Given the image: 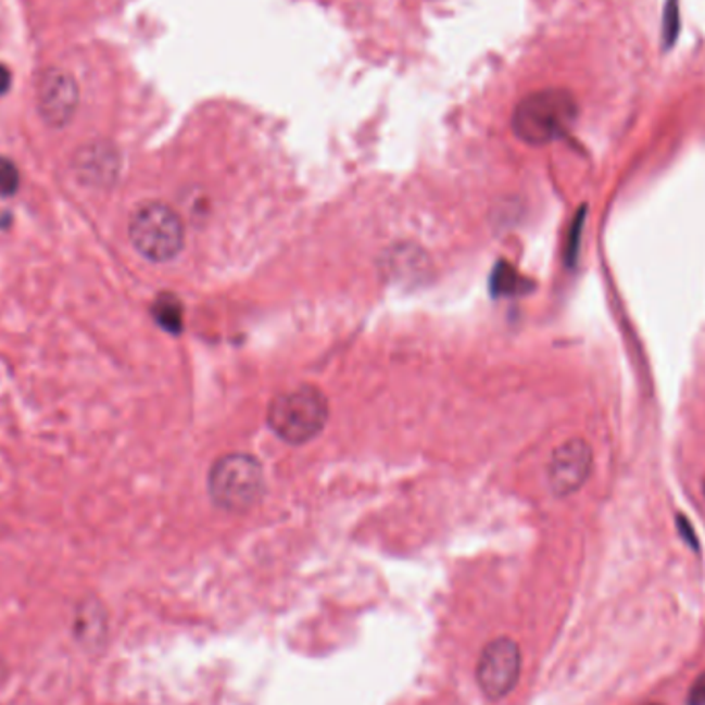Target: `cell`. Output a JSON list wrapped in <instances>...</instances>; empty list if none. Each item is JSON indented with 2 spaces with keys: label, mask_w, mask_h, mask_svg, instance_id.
Segmentation results:
<instances>
[{
  "label": "cell",
  "mask_w": 705,
  "mask_h": 705,
  "mask_svg": "<svg viewBox=\"0 0 705 705\" xmlns=\"http://www.w3.org/2000/svg\"><path fill=\"white\" fill-rule=\"evenodd\" d=\"M704 491H705V487H704Z\"/></svg>",
  "instance_id": "obj_16"
},
{
  "label": "cell",
  "mask_w": 705,
  "mask_h": 705,
  "mask_svg": "<svg viewBox=\"0 0 705 705\" xmlns=\"http://www.w3.org/2000/svg\"><path fill=\"white\" fill-rule=\"evenodd\" d=\"M665 13V43L670 46L679 36V0H668Z\"/></svg>",
  "instance_id": "obj_11"
},
{
  "label": "cell",
  "mask_w": 705,
  "mask_h": 705,
  "mask_svg": "<svg viewBox=\"0 0 705 705\" xmlns=\"http://www.w3.org/2000/svg\"><path fill=\"white\" fill-rule=\"evenodd\" d=\"M11 89V71L0 62V96H4Z\"/></svg>",
  "instance_id": "obj_14"
},
{
  "label": "cell",
  "mask_w": 705,
  "mask_h": 705,
  "mask_svg": "<svg viewBox=\"0 0 705 705\" xmlns=\"http://www.w3.org/2000/svg\"><path fill=\"white\" fill-rule=\"evenodd\" d=\"M520 645L509 638H498L484 645L477 665V683L491 702L504 700L520 679Z\"/></svg>",
  "instance_id": "obj_5"
},
{
  "label": "cell",
  "mask_w": 705,
  "mask_h": 705,
  "mask_svg": "<svg viewBox=\"0 0 705 705\" xmlns=\"http://www.w3.org/2000/svg\"><path fill=\"white\" fill-rule=\"evenodd\" d=\"M578 121V101L571 91L549 87L528 93L516 103L512 130L526 144H549L569 133Z\"/></svg>",
  "instance_id": "obj_1"
},
{
  "label": "cell",
  "mask_w": 705,
  "mask_h": 705,
  "mask_svg": "<svg viewBox=\"0 0 705 705\" xmlns=\"http://www.w3.org/2000/svg\"><path fill=\"white\" fill-rule=\"evenodd\" d=\"M679 530L683 532V537H685L687 543L693 544V546L697 549V539H695V532H693L691 525L687 523L685 516H679Z\"/></svg>",
  "instance_id": "obj_13"
},
{
  "label": "cell",
  "mask_w": 705,
  "mask_h": 705,
  "mask_svg": "<svg viewBox=\"0 0 705 705\" xmlns=\"http://www.w3.org/2000/svg\"><path fill=\"white\" fill-rule=\"evenodd\" d=\"M77 174L87 184H110L116 178L118 172V160L116 153L110 147L93 144L89 149H83L77 155Z\"/></svg>",
  "instance_id": "obj_8"
},
{
  "label": "cell",
  "mask_w": 705,
  "mask_h": 705,
  "mask_svg": "<svg viewBox=\"0 0 705 705\" xmlns=\"http://www.w3.org/2000/svg\"><path fill=\"white\" fill-rule=\"evenodd\" d=\"M594 454L588 442L574 438L562 443L549 463V483L557 495H571L584 487L592 473Z\"/></svg>",
  "instance_id": "obj_6"
},
{
  "label": "cell",
  "mask_w": 705,
  "mask_h": 705,
  "mask_svg": "<svg viewBox=\"0 0 705 705\" xmlns=\"http://www.w3.org/2000/svg\"><path fill=\"white\" fill-rule=\"evenodd\" d=\"M20 190L17 165L0 155V197H13Z\"/></svg>",
  "instance_id": "obj_10"
},
{
  "label": "cell",
  "mask_w": 705,
  "mask_h": 705,
  "mask_svg": "<svg viewBox=\"0 0 705 705\" xmlns=\"http://www.w3.org/2000/svg\"><path fill=\"white\" fill-rule=\"evenodd\" d=\"M647 705H658V704H647Z\"/></svg>",
  "instance_id": "obj_15"
},
{
  "label": "cell",
  "mask_w": 705,
  "mask_h": 705,
  "mask_svg": "<svg viewBox=\"0 0 705 705\" xmlns=\"http://www.w3.org/2000/svg\"><path fill=\"white\" fill-rule=\"evenodd\" d=\"M79 103V89L75 79L61 68H50L41 75L38 87V105L41 116L50 126H64L73 118Z\"/></svg>",
  "instance_id": "obj_7"
},
{
  "label": "cell",
  "mask_w": 705,
  "mask_h": 705,
  "mask_svg": "<svg viewBox=\"0 0 705 705\" xmlns=\"http://www.w3.org/2000/svg\"><path fill=\"white\" fill-rule=\"evenodd\" d=\"M153 318L167 332L178 335L181 330L180 302L176 298H172V295H162L153 305Z\"/></svg>",
  "instance_id": "obj_9"
},
{
  "label": "cell",
  "mask_w": 705,
  "mask_h": 705,
  "mask_svg": "<svg viewBox=\"0 0 705 705\" xmlns=\"http://www.w3.org/2000/svg\"><path fill=\"white\" fill-rule=\"evenodd\" d=\"M135 250L151 263H169L184 248L186 229L176 209L165 202H142L128 223Z\"/></svg>",
  "instance_id": "obj_4"
},
{
  "label": "cell",
  "mask_w": 705,
  "mask_h": 705,
  "mask_svg": "<svg viewBox=\"0 0 705 705\" xmlns=\"http://www.w3.org/2000/svg\"><path fill=\"white\" fill-rule=\"evenodd\" d=\"M328 401L314 386H300L277 394L268 404V425L291 445L316 440L328 424Z\"/></svg>",
  "instance_id": "obj_2"
},
{
  "label": "cell",
  "mask_w": 705,
  "mask_h": 705,
  "mask_svg": "<svg viewBox=\"0 0 705 705\" xmlns=\"http://www.w3.org/2000/svg\"><path fill=\"white\" fill-rule=\"evenodd\" d=\"M209 495L225 512L252 509L264 495L263 464L243 452L225 454L211 466Z\"/></svg>",
  "instance_id": "obj_3"
},
{
  "label": "cell",
  "mask_w": 705,
  "mask_h": 705,
  "mask_svg": "<svg viewBox=\"0 0 705 705\" xmlns=\"http://www.w3.org/2000/svg\"><path fill=\"white\" fill-rule=\"evenodd\" d=\"M687 705H705V672H702L689 689Z\"/></svg>",
  "instance_id": "obj_12"
}]
</instances>
